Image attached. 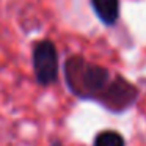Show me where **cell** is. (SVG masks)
<instances>
[{
  "instance_id": "6da1fadb",
  "label": "cell",
  "mask_w": 146,
  "mask_h": 146,
  "mask_svg": "<svg viewBox=\"0 0 146 146\" xmlns=\"http://www.w3.org/2000/svg\"><path fill=\"white\" fill-rule=\"evenodd\" d=\"M63 72L66 86L80 99L98 101L111 80L107 68L90 63L82 55H72L64 61Z\"/></svg>"
},
{
  "instance_id": "7a4b0ae2",
  "label": "cell",
  "mask_w": 146,
  "mask_h": 146,
  "mask_svg": "<svg viewBox=\"0 0 146 146\" xmlns=\"http://www.w3.org/2000/svg\"><path fill=\"white\" fill-rule=\"evenodd\" d=\"M35 79L41 86H49L58 79V52L50 39L35 42L32 49Z\"/></svg>"
},
{
  "instance_id": "3957f363",
  "label": "cell",
  "mask_w": 146,
  "mask_h": 146,
  "mask_svg": "<svg viewBox=\"0 0 146 146\" xmlns=\"http://www.w3.org/2000/svg\"><path fill=\"white\" fill-rule=\"evenodd\" d=\"M138 88L133 83L126 80L123 76H115L111 77L108 86L104 90V93L99 96L96 102L104 105L110 111L121 113L132 107L133 102L138 99Z\"/></svg>"
},
{
  "instance_id": "277c9868",
  "label": "cell",
  "mask_w": 146,
  "mask_h": 146,
  "mask_svg": "<svg viewBox=\"0 0 146 146\" xmlns=\"http://www.w3.org/2000/svg\"><path fill=\"white\" fill-rule=\"evenodd\" d=\"M93 10L104 25H113L119 17V0H91Z\"/></svg>"
},
{
  "instance_id": "5b68a950",
  "label": "cell",
  "mask_w": 146,
  "mask_h": 146,
  "mask_svg": "<svg viewBox=\"0 0 146 146\" xmlns=\"http://www.w3.org/2000/svg\"><path fill=\"white\" fill-rule=\"evenodd\" d=\"M94 146H126L121 133L115 130H104L94 138Z\"/></svg>"
},
{
  "instance_id": "8992f818",
  "label": "cell",
  "mask_w": 146,
  "mask_h": 146,
  "mask_svg": "<svg viewBox=\"0 0 146 146\" xmlns=\"http://www.w3.org/2000/svg\"><path fill=\"white\" fill-rule=\"evenodd\" d=\"M50 146H63V143H61L60 140L55 138V140H52V141H50Z\"/></svg>"
}]
</instances>
